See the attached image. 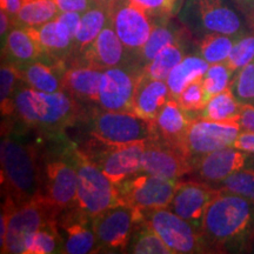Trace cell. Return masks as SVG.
<instances>
[{"mask_svg":"<svg viewBox=\"0 0 254 254\" xmlns=\"http://www.w3.org/2000/svg\"><path fill=\"white\" fill-rule=\"evenodd\" d=\"M84 114L81 104L65 91L45 93L20 81L14 94V118L57 141L65 139L66 129L80 122Z\"/></svg>","mask_w":254,"mask_h":254,"instance_id":"obj_1","label":"cell"},{"mask_svg":"<svg viewBox=\"0 0 254 254\" xmlns=\"http://www.w3.org/2000/svg\"><path fill=\"white\" fill-rule=\"evenodd\" d=\"M202 234L211 252H243L254 239V201L220 190L206 211Z\"/></svg>","mask_w":254,"mask_h":254,"instance_id":"obj_2","label":"cell"},{"mask_svg":"<svg viewBox=\"0 0 254 254\" xmlns=\"http://www.w3.org/2000/svg\"><path fill=\"white\" fill-rule=\"evenodd\" d=\"M0 163L6 198L15 206L44 199L43 166L36 146L24 141L14 132L6 134L0 146Z\"/></svg>","mask_w":254,"mask_h":254,"instance_id":"obj_3","label":"cell"},{"mask_svg":"<svg viewBox=\"0 0 254 254\" xmlns=\"http://www.w3.org/2000/svg\"><path fill=\"white\" fill-rule=\"evenodd\" d=\"M62 151L77 171L78 193L74 206L94 218L101 212L120 204L117 186L80 147L64 139Z\"/></svg>","mask_w":254,"mask_h":254,"instance_id":"obj_4","label":"cell"},{"mask_svg":"<svg viewBox=\"0 0 254 254\" xmlns=\"http://www.w3.org/2000/svg\"><path fill=\"white\" fill-rule=\"evenodd\" d=\"M81 120L86 123L92 139L105 144H132L155 139L154 123L133 112L107 111L98 106L85 110Z\"/></svg>","mask_w":254,"mask_h":254,"instance_id":"obj_5","label":"cell"},{"mask_svg":"<svg viewBox=\"0 0 254 254\" xmlns=\"http://www.w3.org/2000/svg\"><path fill=\"white\" fill-rule=\"evenodd\" d=\"M182 19L187 28L202 34H246L239 14L225 0H186Z\"/></svg>","mask_w":254,"mask_h":254,"instance_id":"obj_6","label":"cell"},{"mask_svg":"<svg viewBox=\"0 0 254 254\" xmlns=\"http://www.w3.org/2000/svg\"><path fill=\"white\" fill-rule=\"evenodd\" d=\"M180 180L138 172L118 184L120 204L141 212L167 208Z\"/></svg>","mask_w":254,"mask_h":254,"instance_id":"obj_7","label":"cell"},{"mask_svg":"<svg viewBox=\"0 0 254 254\" xmlns=\"http://www.w3.org/2000/svg\"><path fill=\"white\" fill-rule=\"evenodd\" d=\"M92 140L93 142H88L87 146L80 147V150L85 152L114 185L140 172L142 153L147 141L113 145L94 139Z\"/></svg>","mask_w":254,"mask_h":254,"instance_id":"obj_8","label":"cell"},{"mask_svg":"<svg viewBox=\"0 0 254 254\" xmlns=\"http://www.w3.org/2000/svg\"><path fill=\"white\" fill-rule=\"evenodd\" d=\"M144 214L129 206L119 204L93 218L97 252L126 253L129 238Z\"/></svg>","mask_w":254,"mask_h":254,"instance_id":"obj_9","label":"cell"},{"mask_svg":"<svg viewBox=\"0 0 254 254\" xmlns=\"http://www.w3.org/2000/svg\"><path fill=\"white\" fill-rule=\"evenodd\" d=\"M59 213L44 199L14 206L8 219L4 243L0 244L2 254H25L28 241L33 234Z\"/></svg>","mask_w":254,"mask_h":254,"instance_id":"obj_10","label":"cell"},{"mask_svg":"<svg viewBox=\"0 0 254 254\" xmlns=\"http://www.w3.org/2000/svg\"><path fill=\"white\" fill-rule=\"evenodd\" d=\"M144 217L174 254L211 252L204 234L171 209H154Z\"/></svg>","mask_w":254,"mask_h":254,"instance_id":"obj_11","label":"cell"},{"mask_svg":"<svg viewBox=\"0 0 254 254\" xmlns=\"http://www.w3.org/2000/svg\"><path fill=\"white\" fill-rule=\"evenodd\" d=\"M240 132V126L236 123L195 119L190 127L184 144V151L192 165L193 172L196 164L206 155L233 146Z\"/></svg>","mask_w":254,"mask_h":254,"instance_id":"obj_12","label":"cell"},{"mask_svg":"<svg viewBox=\"0 0 254 254\" xmlns=\"http://www.w3.org/2000/svg\"><path fill=\"white\" fill-rule=\"evenodd\" d=\"M78 176L75 167L64 154L45 161L43 167V196L58 213L77 202Z\"/></svg>","mask_w":254,"mask_h":254,"instance_id":"obj_13","label":"cell"},{"mask_svg":"<svg viewBox=\"0 0 254 254\" xmlns=\"http://www.w3.org/2000/svg\"><path fill=\"white\" fill-rule=\"evenodd\" d=\"M114 31L133 60L150 38L155 25L160 23L127 0H117L111 13ZM164 21V20H163Z\"/></svg>","mask_w":254,"mask_h":254,"instance_id":"obj_14","label":"cell"},{"mask_svg":"<svg viewBox=\"0 0 254 254\" xmlns=\"http://www.w3.org/2000/svg\"><path fill=\"white\" fill-rule=\"evenodd\" d=\"M68 63L69 67L84 66L105 71L117 66L132 65V59L114 31L112 20L110 19L93 43Z\"/></svg>","mask_w":254,"mask_h":254,"instance_id":"obj_15","label":"cell"},{"mask_svg":"<svg viewBox=\"0 0 254 254\" xmlns=\"http://www.w3.org/2000/svg\"><path fill=\"white\" fill-rule=\"evenodd\" d=\"M219 193L220 190L202 180H180L167 208L202 233V222L206 211Z\"/></svg>","mask_w":254,"mask_h":254,"instance_id":"obj_16","label":"cell"},{"mask_svg":"<svg viewBox=\"0 0 254 254\" xmlns=\"http://www.w3.org/2000/svg\"><path fill=\"white\" fill-rule=\"evenodd\" d=\"M138 68L132 65L117 66L103 71L98 106L117 112H132Z\"/></svg>","mask_w":254,"mask_h":254,"instance_id":"obj_17","label":"cell"},{"mask_svg":"<svg viewBox=\"0 0 254 254\" xmlns=\"http://www.w3.org/2000/svg\"><path fill=\"white\" fill-rule=\"evenodd\" d=\"M140 172L180 180V178L192 173L193 167L182 148L153 139L146 142Z\"/></svg>","mask_w":254,"mask_h":254,"instance_id":"obj_18","label":"cell"},{"mask_svg":"<svg viewBox=\"0 0 254 254\" xmlns=\"http://www.w3.org/2000/svg\"><path fill=\"white\" fill-rule=\"evenodd\" d=\"M57 224L64 241V253L86 254L97 252V237L93 218L77 206L64 209L57 218Z\"/></svg>","mask_w":254,"mask_h":254,"instance_id":"obj_19","label":"cell"},{"mask_svg":"<svg viewBox=\"0 0 254 254\" xmlns=\"http://www.w3.org/2000/svg\"><path fill=\"white\" fill-rule=\"evenodd\" d=\"M247 168H254V154L230 146L202 158L196 164L194 172L202 182L217 185L227 177Z\"/></svg>","mask_w":254,"mask_h":254,"instance_id":"obj_20","label":"cell"},{"mask_svg":"<svg viewBox=\"0 0 254 254\" xmlns=\"http://www.w3.org/2000/svg\"><path fill=\"white\" fill-rule=\"evenodd\" d=\"M47 58L66 63L73 51V36L58 19L34 27H24Z\"/></svg>","mask_w":254,"mask_h":254,"instance_id":"obj_21","label":"cell"},{"mask_svg":"<svg viewBox=\"0 0 254 254\" xmlns=\"http://www.w3.org/2000/svg\"><path fill=\"white\" fill-rule=\"evenodd\" d=\"M19 78L28 87L45 93H56L63 90V77L66 63L53 59H40L15 66Z\"/></svg>","mask_w":254,"mask_h":254,"instance_id":"obj_22","label":"cell"},{"mask_svg":"<svg viewBox=\"0 0 254 254\" xmlns=\"http://www.w3.org/2000/svg\"><path fill=\"white\" fill-rule=\"evenodd\" d=\"M170 99L172 98L166 81L158 80L139 73L133 97V113L140 118L154 123Z\"/></svg>","mask_w":254,"mask_h":254,"instance_id":"obj_23","label":"cell"},{"mask_svg":"<svg viewBox=\"0 0 254 254\" xmlns=\"http://www.w3.org/2000/svg\"><path fill=\"white\" fill-rule=\"evenodd\" d=\"M194 120V117L186 112L177 100L170 99L154 122L155 139L184 151L186 135Z\"/></svg>","mask_w":254,"mask_h":254,"instance_id":"obj_24","label":"cell"},{"mask_svg":"<svg viewBox=\"0 0 254 254\" xmlns=\"http://www.w3.org/2000/svg\"><path fill=\"white\" fill-rule=\"evenodd\" d=\"M103 71L84 66L66 68L63 77V90L81 105L98 106Z\"/></svg>","mask_w":254,"mask_h":254,"instance_id":"obj_25","label":"cell"},{"mask_svg":"<svg viewBox=\"0 0 254 254\" xmlns=\"http://www.w3.org/2000/svg\"><path fill=\"white\" fill-rule=\"evenodd\" d=\"M112 5L97 4L82 13L78 31L73 38L72 55L66 64L86 50L95 40V38L99 36L111 19Z\"/></svg>","mask_w":254,"mask_h":254,"instance_id":"obj_26","label":"cell"},{"mask_svg":"<svg viewBox=\"0 0 254 254\" xmlns=\"http://www.w3.org/2000/svg\"><path fill=\"white\" fill-rule=\"evenodd\" d=\"M185 41V33L183 28L178 27L177 25L171 23L168 19L155 25L152 31L150 38L146 41L145 45L136 53L133 60V66L139 71L151 63L155 58L160 51L165 47L172 45V44Z\"/></svg>","mask_w":254,"mask_h":254,"instance_id":"obj_27","label":"cell"},{"mask_svg":"<svg viewBox=\"0 0 254 254\" xmlns=\"http://www.w3.org/2000/svg\"><path fill=\"white\" fill-rule=\"evenodd\" d=\"M2 55L5 56V59L2 60L13 64L14 66L24 65L34 60L50 59L44 55L27 31L18 26H13L8 32L2 44Z\"/></svg>","mask_w":254,"mask_h":254,"instance_id":"obj_28","label":"cell"},{"mask_svg":"<svg viewBox=\"0 0 254 254\" xmlns=\"http://www.w3.org/2000/svg\"><path fill=\"white\" fill-rule=\"evenodd\" d=\"M209 67V64L198 55L186 56L172 69L166 79L171 98L177 100L184 88L192 81L201 79Z\"/></svg>","mask_w":254,"mask_h":254,"instance_id":"obj_29","label":"cell"},{"mask_svg":"<svg viewBox=\"0 0 254 254\" xmlns=\"http://www.w3.org/2000/svg\"><path fill=\"white\" fill-rule=\"evenodd\" d=\"M243 109L231 88L214 95L196 116V119L218 123H236ZM237 124V123H236Z\"/></svg>","mask_w":254,"mask_h":254,"instance_id":"obj_30","label":"cell"},{"mask_svg":"<svg viewBox=\"0 0 254 254\" xmlns=\"http://www.w3.org/2000/svg\"><path fill=\"white\" fill-rule=\"evenodd\" d=\"M59 13L53 0H23L18 14L12 20V26H39L56 19Z\"/></svg>","mask_w":254,"mask_h":254,"instance_id":"obj_31","label":"cell"},{"mask_svg":"<svg viewBox=\"0 0 254 254\" xmlns=\"http://www.w3.org/2000/svg\"><path fill=\"white\" fill-rule=\"evenodd\" d=\"M126 253L134 254H173L154 228L144 218L136 225L129 238Z\"/></svg>","mask_w":254,"mask_h":254,"instance_id":"obj_32","label":"cell"},{"mask_svg":"<svg viewBox=\"0 0 254 254\" xmlns=\"http://www.w3.org/2000/svg\"><path fill=\"white\" fill-rule=\"evenodd\" d=\"M186 57L185 41L172 44L165 47L155 58L140 69V73L147 77L166 81L172 69Z\"/></svg>","mask_w":254,"mask_h":254,"instance_id":"obj_33","label":"cell"},{"mask_svg":"<svg viewBox=\"0 0 254 254\" xmlns=\"http://www.w3.org/2000/svg\"><path fill=\"white\" fill-rule=\"evenodd\" d=\"M240 37L220 33H206L199 40L196 55L205 59L209 65L225 63L230 57L234 44Z\"/></svg>","mask_w":254,"mask_h":254,"instance_id":"obj_34","label":"cell"},{"mask_svg":"<svg viewBox=\"0 0 254 254\" xmlns=\"http://www.w3.org/2000/svg\"><path fill=\"white\" fill-rule=\"evenodd\" d=\"M64 253V241L57 219L44 224L28 241L25 254Z\"/></svg>","mask_w":254,"mask_h":254,"instance_id":"obj_35","label":"cell"},{"mask_svg":"<svg viewBox=\"0 0 254 254\" xmlns=\"http://www.w3.org/2000/svg\"><path fill=\"white\" fill-rule=\"evenodd\" d=\"M20 81L17 67L13 64L2 60L0 68V107L2 117L13 116L14 94Z\"/></svg>","mask_w":254,"mask_h":254,"instance_id":"obj_36","label":"cell"},{"mask_svg":"<svg viewBox=\"0 0 254 254\" xmlns=\"http://www.w3.org/2000/svg\"><path fill=\"white\" fill-rule=\"evenodd\" d=\"M234 75H236V73L232 71L225 63L209 65L208 69L201 79L202 86H204L205 90L206 104L214 95L230 88Z\"/></svg>","mask_w":254,"mask_h":254,"instance_id":"obj_37","label":"cell"},{"mask_svg":"<svg viewBox=\"0 0 254 254\" xmlns=\"http://www.w3.org/2000/svg\"><path fill=\"white\" fill-rule=\"evenodd\" d=\"M230 88L241 105L254 107V60L236 73Z\"/></svg>","mask_w":254,"mask_h":254,"instance_id":"obj_38","label":"cell"},{"mask_svg":"<svg viewBox=\"0 0 254 254\" xmlns=\"http://www.w3.org/2000/svg\"><path fill=\"white\" fill-rule=\"evenodd\" d=\"M213 186L254 201V168L239 171Z\"/></svg>","mask_w":254,"mask_h":254,"instance_id":"obj_39","label":"cell"},{"mask_svg":"<svg viewBox=\"0 0 254 254\" xmlns=\"http://www.w3.org/2000/svg\"><path fill=\"white\" fill-rule=\"evenodd\" d=\"M254 60V34L252 36L240 37L236 41L233 49L231 51V55L228 57L225 64L234 73H238L241 68L249 65Z\"/></svg>","mask_w":254,"mask_h":254,"instance_id":"obj_40","label":"cell"},{"mask_svg":"<svg viewBox=\"0 0 254 254\" xmlns=\"http://www.w3.org/2000/svg\"><path fill=\"white\" fill-rule=\"evenodd\" d=\"M201 79H198V80L192 81L187 85L182 93L179 94V97L177 98L178 104L195 119L198 113L204 109L206 105L205 90L202 86Z\"/></svg>","mask_w":254,"mask_h":254,"instance_id":"obj_41","label":"cell"},{"mask_svg":"<svg viewBox=\"0 0 254 254\" xmlns=\"http://www.w3.org/2000/svg\"><path fill=\"white\" fill-rule=\"evenodd\" d=\"M157 21L166 20L174 12L178 0H127Z\"/></svg>","mask_w":254,"mask_h":254,"instance_id":"obj_42","label":"cell"},{"mask_svg":"<svg viewBox=\"0 0 254 254\" xmlns=\"http://www.w3.org/2000/svg\"><path fill=\"white\" fill-rule=\"evenodd\" d=\"M59 12H79L84 13L97 5L94 0H53Z\"/></svg>","mask_w":254,"mask_h":254,"instance_id":"obj_43","label":"cell"},{"mask_svg":"<svg viewBox=\"0 0 254 254\" xmlns=\"http://www.w3.org/2000/svg\"><path fill=\"white\" fill-rule=\"evenodd\" d=\"M81 15L82 13H79V12H60L56 19H58L64 25H66V27L68 28L73 38H74L78 31L79 24H80Z\"/></svg>","mask_w":254,"mask_h":254,"instance_id":"obj_44","label":"cell"},{"mask_svg":"<svg viewBox=\"0 0 254 254\" xmlns=\"http://www.w3.org/2000/svg\"><path fill=\"white\" fill-rule=\"evenodd\" d=\"M236 123L240 126L241 131L254 132V107L243 105V109Z\"/></svg>","mask_w":254,"mask_h":254,"instance_id":"obj_45","label":"cell"},{"mask_svg":"<svg viewBox=\"0 0 254 254\" xmlns=\"http://www.w3.org/2000/svg\"><path fill=\"white\" fill-rule=\"evenodd\" d=\"M233 147L254 154V132L241 131L234 141Z\"/></svg>","mask_w":254,"mask_h":254,"instance_id":"obj_46","label":"cell"},{"mask_svg":"<svg viewBox=\"0 0 254 254\" xmlns=\"http://www.w3.org/2000/svg\"><path fill=\"white\" fill-rule=\"evenodd\" d=\"M21 5H23V0H0L1 9H4L6 13L11 17L12 20L18 14Z\"/></svg>","mask_w":254,"mask_h":254,"instance_id":"obj_47","label":"cell"},{"mask_svg":"<svg viewBox=\"0 0 254 254\" xmlns=\"http://www.w3.org/2000/svg\"><path fill=\"white\" fill-rule=\"evenodd\" d=\"M12 26V19L9 15L6 13L4 9L0 11V36H1V44H4V41L7 37L8 32L11 31Z\"/></svg>","mask_w":254,"mask_h":254,"instance_id":"obj_48","label":"cell"},{"mask_svg":"<svg viewBox=\"0 0 254 254\" xmlns=\"http://www.w3.org/2000/svg\"><path fill=\"white\" fill-rule=\"evenodd\" d=\"M97 4H104V5H112L117 0H94Z\"/></svg>","mask_w":254,"mask_h":254,"instance_id":"obj_49","label":"cell"},{"mask_svg":"<svg viewBox=\"0 0 254 254\" xmlns=\"http://www.w3.org/2000/svg\"><path fill=\"white\" fill-rule=\"evenodd\" d=\"M236 1L240 2V4H243V5H246V6L254 5V0H236Z\"/></svg>","mask_w":254,"mask_h":254,"instance_id":"obj_50","label":"cell"}]
</instances>
